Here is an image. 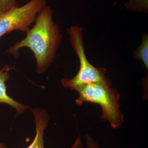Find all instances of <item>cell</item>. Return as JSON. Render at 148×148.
Wrapping results in <instances>:
<instances>
[{
    "label": "cell",
    "mask_w": 148,
    "mask_h": 148,
    "mask_svg": "<svg viewBox=\"0 0 148 148\" xmlns=\"http://www.w3.org/2000/svg\"><path fill=\"white\" fill-rule=\"evenodd\" d=\"M135 57L140 60L144 66L148 68V35L144 34L142 37V42L139 46L134 52Z\"/></svg>",
    "instance_id": "obj_7"
},
{
    "label": "cell",
    "mask_w": 148,
    "mask_h": 148,
    "mask_svg": "<svg viewBox=\"0 0 148 148\" xmlns=\"http://www.w3.org/2000/svg\"><path fill=\"white\" fill-rule=\"evenodd\" d=\"M87 148H100L94 139L90 136H86Z\"/></svg>",
    "instance_id": "obj_10"
},
{
    "label": "cell",
    "mask_w": 148,
    "mask_h": 148,
    "mask_svg": "<svg viewBox=\"0 0 148 148\" xmlns=\"http://www.w3.org/2000/svg\"><path fill=\"white\" fill-rule=\"evenodd\" d=\"M125 7L128 11L147 13L148 0H127Z\"/></svg>",
    "instance_id": "obj_8"
},
{
    "label": "cell",
    "mask_w": 148,
    "mask_h": 148,
    "mask_svg": "<svg viewBox=\"0 0 148 148\" xmlns=\"http://www.w3.org/2000/svg\"><path fill=\"white\" fill-rule=\"evenodd\" d=\"M46 3V0H30L0 15V37L14 31L26 33Z\"/></svg>",
    "instance_id": "obj_4"
},
{
    "label": "cell",
    "mask_w": 148,
    "mask_h": 148,
    "mask_svg": "<svg viewBox=\"0 0 148 148\" xmlns=\"http://www.w3.org/2000/svg\"><path fill=\"white\" fill-rule=\"evenodd\" d=\"M14 69L10 65H5L0 70V103H5L16 109V116L21 115L29 108L14 100L7 93L5 82L10 78V71Z\"/></svg>",
    "instance_id": "obj_6"
},
{
    "label": "cell",
    "mask_w": 148,
    "mask_h": 148,
    "mask_svg": "<svg viewBox=\"0 0 148 148\" xmlns=\"http://www.w3.org/2000/svg\"><path fill=\"white\" fill-rule=\"evenodd\" d=\"M77 91L79 93L75 101L77 106L85 102L98 104L101 108L102 120L108 121L114 129L121 125L124 116L120 110V95L111 88L110 81L85 85Z\"/></svg>",
    "instance_id": "obj_2"
},
{
    "label": "cell",
    "mask_w": 148,
    "mask_h": 148,
    "mask_svg": "<svg viewBox=\"0 0 148 148\" xmlns=\"http://www.w3.org/2000/svg\"><path fill=\"white\" fill-rule=\"evenodd\" d=\"M17 6V0H0V15Z\"/></svg>",
    "instance_id": "obj_9"
},
{
    "label": "cell",
    "mask_w": 148,
    "mask_h": 148,
    "mask_svg": "<svg viewBox=\"0 0 148 148\" xmlns=\"http://www.w3.org/2000/svg\"><path fill=\"white\" fill-rule=\"evenodd\" d=\"M67 33L70 43L79 59V68L73 78L62 80L64 87L77 91L85 85L110 81L106 76V69L95 67L87 58L84 44L83 27L77 25H72L68 28Z\"/></svg>",
    "instance_id": "obj_3"
},
{
    "label": "cell",
    "mask_w": 148,
    "mask_h": 148,
    "mask_svg": "<svg viewBox=\"0 0 148 148\" xmlns=\"http://www.w3.org/2000/svg\"><path fill=\"white\" fill-rule=\"evenodd\" d=\"M25 34V37L9 48L7 52L16 57L20 49L28 48L34 54L37 73L42 74L54 62L63 36L58 25L53 20L51 7L46 5L43 8L35 24Z\"/></svg>",
    "instance_id": "obj_1"
},
{
    "label": "cell",
    "mask_w": 148,
    "mask_h": 148,
    "mask_svg": "<svg viewBox=\"0 0 148 148\" xmlns=\"http://www.w3.org/2000/svg\"><path fill=\"white\" fill-rule=\"evenodd\" d=\"M36 125V135L32 143L27 148H45L44 132L48 123V115L45 110L36 108L32 109ZM82 143L81 138L79 137L75 141L74 144L69 148H82ZM0 148H8L5 145L0 142Z\"/></svg>",
    "instance_id": "obj_5"
}]
</instances>
